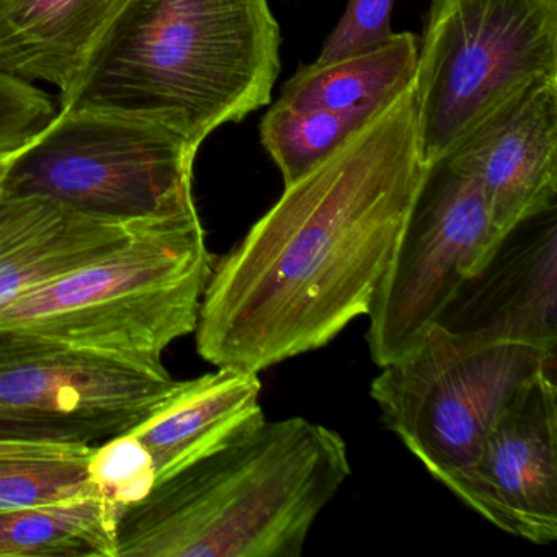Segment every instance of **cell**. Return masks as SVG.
I'll list each match as a JSON object with an SVG mask.
<instances>
[{
  "label": "cell",
  "instance_id": "1",
  "mask_svg": "<svg viewBox=\"0 0 557 557\" xmlns=\"http://www.w3.org/2000/svg\"><path fill=\"white\" fill-rule=\"evenodd\" d=\"M426 169L412 84L285 185L213 263L195 331L200 357L260 373L368 315Z\"/></svg>",
  "mask_w": 557,
  "mask_h": 557
},
{
  "label": "cell",
  "instance_id": "2",
  "mask_svg": "<svg viewBox=\"0 0 557 557\" xmlns=\"http://www.w3.org/2000/svg\"><path fill=\"white\" fill-rule=\"evenodd\" d=\"M280 47L269 0H123L61 110L152 120L198 149L269 106Z\"/></svg>",
  "mask_w": 557,
  "mask_h": 557
},
{
  "label": "cell",
  "instance_id": "3",
  "mask_svg": "<svg viewBox=\"0 0 557 557\" xmlns=\"http://www.w3.org/2000/svg\"><path fill=\"white\" fill-rule=\"evenodd\" d=\"M350 474L341 433L265 420L122 510L116 557H299Z\"/></svg>",
  "mask_w": 557,
  "mask_h": 557
},
{
  "label": "cell",
  "instance_id": "4",
  "mask_svg": "<svg viewBox=\"0 0 557 557\" xmlns=\"http://www.w3.org/2000/svg\"><path fill=\"white\" fill-rule=\"evenodd\" d=\"M213 269L195 201L133 224L106 256L25 293L0 329L148 368L195 334Z\"/></svg>",
  "mask_w": 557,
  "mask_h": 557
},
{
  "label": "cell",
  "instance_id": "5",
  "mask_svg": "<svg viewBox=\"0 0 557 557\" xmlns=\"http://www.w3.org/2000/svg\"><path fill=\"white\" fill-rule=\"evenodd\" d=\"M197 152L152 120L60 110L32 145L12 156L0 191L132 224L194 201Z\"/></svg>",
  "mask_w": 557,
  "mask_h": 557
},
{
  "label": "cell",
  "instance_id": "6",
  "mask_svg": "<svg viewBox=\"0 0 557 557\" xmlns=\"http://www.w3.org/2000/svg\"><path fill=\"white\" fill-rule=\"evenodd\" d=\"M536 77H557V0H432L413 77L426 165Z\"/></svg>",
  "mask_w": 557,
  "mask_h": 557
},
{
  "label": "cell",
  "instance_id": "7",
  "mask_svg": "<svg viewBox=\"0 0 557 557\" xmlns=\"http://www.w3.org/2000/svg\"><path fill=\"white\" fill-rule=\"evenodd\" d=\"M557 355L513 342H481L432 325L371 383L384 425L445 482L471 465L511 397Z\"/></svg>",
  "mask_w": 557,
  "mask_h": 557
},
{
  "label": "cell",
  "instance_id": "8",
  "mask_svg": "<svg viewBox=\"0 0 557 557\" xmlns=\"http://www.w3.org/2000/svg\"><path fill=\"white\" fill-rule=\"evenodd\" d=\"M502 237L478 181L446 159L430 164L368 312L376 367L419 344Z\"/></svg>",
  "mask_w": 557,
  "mask_h": 557
},
{
  "label": "cell",
  "instance_id": "9",
  "mask_svg": "<svg viewBox=\"0 0 557 557\" xmlns=\"http://www.w3.org/2000/svg\"><path fill=\"white\" fill-rule=\"evenodd\" d=\"M177 384L165 367L58 347L0 367V420L27 442L100 445L148 419Z\"/></svg>",
  "mask_w": 557,
  "mask_h": 557
},
{
  "label": "cell",
  "instance_id": "10",
  "mask_svg": "<svg viewBox=\"0 0 557 557\" xmlns=\"http://www.w3.org/2000/svg\"><path fill=\"white\" fill-rule=\"evenodd\" d=\"M443 485L505 533L534 544L557 540L556 371L536 374L511 397L471 465Z\"/></svg>",
  "mask_w": 557,
  "mask_h": 557
},
{
  "label": "cell",
  "instance_id": "11",
  "mask_svg": "<svg viewBox=\"0 0 557 557\" xmlns=\"http://www.w3.org/2000/svg\"><path fill=\"white\" fill-rule=\"evenodd\" d=\"M443 159L481 185L500 236L556 208L557 77L511 90Z\"/></svg>",
  "mask_w": 557,
  "mask_h": 557
},
{
  "label": "cell",
  "instance_id": "12",
  "mask_svg": "<svg viewBox=\"0 0 557 557\" xmlns=\"http://www.w3.org/2000/svg\"><path fill=\"white\" fill-rule=\"evenodd\" d=\"M436 325L472 341L557 355V207L505 234Z\"/></svg>",
  "mask_w": 557,
  "mask_h": 557
},
{
  "label": "cell",
  "instance_id": "13",
  "mask_svg": "<svg viewBox=\"0 0 557 557\" xmlns=\"http://www.w3.org/2000/svg\"><path fill=\"white\" fill-rule=\"evenodd\" d=\"M178 381L174 393L135 429L152 459L156 482L200 461L265 422L259 373L216 367Z\"/></svg>",
  "mask_w": 557,
  "mask_h": 557
},
{
  "label": "cell",
  "instance_id": "14",
  "mask_svg": "<svg viewBox=\"0 0 557 557\" xmlns=\"http://www.w3.org/2000/svg\"><path fill=\"white\" fill-rule=\"evenodd\" d=\"M123 0H0V71L25 83L76 79Z\"/></svg>",
  "mask_w": 557,
  "mask_h": 557
},
{
  "label": "cell",
  "instance_id": "15",
  "mask_svg": "<svg viewBox=\"0 0 557 557\" xmlns=\"http://www.w3.org/2000/svg\"><path fill=\"white\" fill-rule=\"evenodd\" d=\"M417 54L419 37L393 34L371 50L299 67L283 86L278 102L332 112H380L412 86Z\"/></svg>",
  "mask_w": 557,
  "mask_h": 557
},
{
  "label": "cell",
  "instance_id": "16",
  "mask_svg": "<svg viewBox=\"0 0 557 557\" xmlns=\"http://www.w3.org/2000/svg\"><path fill=\"white\" fill-rule=\"evenodd\" d=\"M119 508L100 494L0 510V557H116Z\"/></svg>",
  "mask_w": 557,
  "mask_h": 557
},
{
  "label": "cell",
  "instance_id": "17",
  "mask_svg": "<svg viewBox=\"0 0 557 557\" xmlns=\"http://www.w3.org/2000/svg\"><path fill=\"white\" fill-rule=\"evenodd\" d=\"M376 113L301 109L276 100L260 123V141L289 185L327 159Z\"/></svg>",
  "mask_w": 557,
  "mask_h": 557
},
{
  "label": "cell",
  "instance_id": "18",
  "mask_svg": "<svg viewBox=\"0 0 557 557\" xmlns=\"http://www.w3.org/2000/svg\"><path fill=\"white\" fill-rule=\"evenodd\" d=\"M94 448L79 455H0V510L99 494L89 474Z\"/></svg>",
  "mask_w": 557,
  "mask_h": 557
},
{
  "label": "cell",
  "instance_id": "19",
  "mask_svg": "<svg viewBox=\"0 0 557 557\" xmlns=\"http://www.w3.org/2000/svg\"><path fill=\"white\" fill-rule=\"evenodd\" d=\"M89 474L96 491L112 502L120 513L145 498L156 484L151 456L132 432L96 445L89 459Z\"/></svg>",
  "mask_w": 557,
  "mask_h": 557
},
{
  "label": "cell",
  "instance_id": "20",
  "mask_svg": "<svg viewBox=\"0 0 557 557\" xmlns=\"http://www.w3.org/2000/svg\"><path fill=\"white\" fill-rule=\"evenodd\" d=\"M73 211L48 198L0 191V283L5 282Z\"/></svg>",
  "mask_w": 557,
  "mask_h": 557
},
{
  "label": "cell",
  "instance_id": "21",
  "mask_svg": "<svg viewBox=\"0 0 557 557\" xmlns=\"http://www.w3.org/2000/svg\"><path fill=\"white\" fill-rule=\"evenodd\" d=\"M57 115L53 99L44 90L0 71V159L32 145Z\"/></svg>",
  "mask_w": 557,
  "mask_h": 557
},
{
  "label": "cell",
  "instance_id": "22",
  "mask_svg": "<svg viewBox=\"0 0 557 557\" xmlns=\"http://www.w3.org/2000/svg\"><path fill=\"white\" fill-rule=\"evenodd\" d=\"M394 4L396 0H348L344 15L322 47L319 63L371 50L393 37Z\"/></svg>",
  "mask_w": 557,
  "mask_h": 557
},
{
  "label": "cell",
  "instance_id": "23",
  "mask_svg": "<svg viewBox=\"0 0 557 557\" xmlns=\"http://www.w3.org/2000/svg\"><path fill=\"white\" fill-rule=\"evenodd\" d=\"M58 347H63V345L53 344L45 338L34 337V335L0 329V367L38 357V355L47 354Z\"/></svg>",
  "mask_w": 557,
  "mask_h": 557
},
{
  "label": "cell",
  "instance_id": "24",
  "mask_svg": "<svg viewBox=\"0 0 557 557\" xmlns=\"http://www.w3.org/2000/svg\"><path fill=\"white\" fill-rule=\"evenodd\" d=\"M96 445L83 443H51V442H8L0 440V455H79L89 451Z\"/></svg>",
  "mask_w": 557,
  "mask_h": 557
},
{
  "label": "cell",
  "instance_id": "25",
  "mask_svg": "<svg viewBox=\"0 0 557 557\" xmlns=\"http://www.w3.org/2000/svg\"><path fill=\"white\" fill-rule=\"evenodd\" d=\"M9 161H11V158L0 159V182H2V178H4L5 171H8Z\"/></svg>",
  "mask_w": 557,
  "mask_h": 557
}]
</instances>
